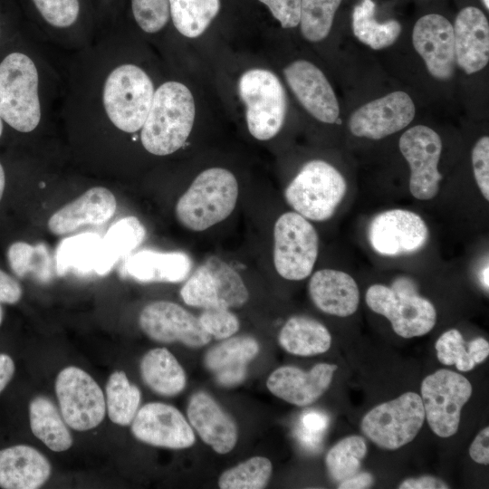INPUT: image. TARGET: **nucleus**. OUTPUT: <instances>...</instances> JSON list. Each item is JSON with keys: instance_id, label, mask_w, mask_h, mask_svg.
Instances as JSON below:
<instances>
[{"instance_id": "f257e3e1", "label": "nucleus", "mask_w": 489, "mask_h": 489, "mask_svg": "<svg viewBox=\"0 0 489 489\" xmlns=\"http://www.w3.org/2000/svg\"><path fill=\"white\" fill-rule=\"evenodd\" d=\"M195 120V101L189 89L178 82H167L154 92L141 128L144 149L156 156L178 150L187 141Z\"/></svg>"}, {"instance_id": "f03ea898", "label": "nucleus", "mask_w": 489, "mask_h": 489, "mask_svg": "<svg viewBox=\"0 0 489 489\" xmlns=\"http://www.w3.org/2000/svg\"><path fill=\"white\" fill-rule=\"evenodd\" d=\"M237 198L238 183L234 174L223 168H207L177 200L176 217L188 230L204 231L227 218Z\"/></svg>"}, {"instance_id": "7ed1b4c3", "label": "nucleus", "mask_w": 489, "mask_h": 489, "mask_svg": "<svg viewBox=\"0 0 489 489\" xmlns=\"http://www.w3.org/2000/svg\"><path fill=\"white\" fill-rule=\"evenodd\" d=\"M39 75L34 62L14 52L0 62V118L14 129L33 131L41 120Z\"/></svg>"}, {"instance_id": "20e7f679", "label": "nucleus", "mask_w": 489, "mask_h": 489, "mask_svg": "<svg viewBox=\"0 0 489 489\" xmlns=\"http://www.w3.org/2000/svg\"><path fill=\"white\" fill-rule=\"evenodd\" d=\"M154 86L139 66L124 63L106 78L102 102L110 122L119 129L133 133L140 129L149 114Z\"/></svg>"}, {"instance_id": "39448f33", "label": "nucleus", "mask_w": 489, "mask_h": 489, "mask_svg": "<svg viewBox=\"0 0 489 489\" xmlns=\"http://www.w3.org/2000/svg\"><path fill=\"white\" fill-rule=\"evenodd\" d=\"M347 191L343 176L326 161L307 162L284 191L288 205L306 219L331 218Z\"/></svg>"}, {"instance_id": "423d86ee", "label": "nucleus", "mask_w": 489, "mask_h": 489, "mask_svg": "<svg viewBox=\"0 0 489 489\" xmlns=\"http://www.w3.org/2000/svg\"><path fill=\"white\" fill-rule=\"evenodd\" d=\"M367 305L376 313L385 316L394 331L409 339L428 333L436 321L434 305L418 295L413 283L400 278L393 287L373 284L366 292Z\"/></svg>"}, {"instance_id": "0eeeda50", "label": "nucleus", "mask_w": 489, "mask_h": 489, "mask_svg": "<svg viewBox=\"0 0 489 489\" xmlns=\"http://www.w3.org/2000/svg\"><path fill=\"white\" fill-rule=\"evenodd\" d=\"M239 94L246 106L250 134L259 140L273 138L282 129L287 101L278 77L264 69H251L239 79Z\"/></svg>"}, {"instance_id": "6e6552de", "label": "nucleus", "mask_w": 489, "mask_h": 489, "mask_svg": "<svg viewBox=\"0 0 489 489\" xmlns=\"http://www.w3.org/2000/svg\"><path fill=\"white\" fill-rule=\"evenodd\" d=\"M425 418L420 396L408 391L373 408L362 418L360 428L379 447L396 450L416 437Z\"/></svg>"}, {"instance_id": "1a4fd4ad", "label": "nucleus", "mask_w": 489, "mask_h": 489, "mask_svg": "<svg viewBox=\"0 0 489 489\" xmlns=\"http://www.w3.org/2000/svg\"><path fill=\"white\" fill-rule=\"evenodd\" d=\"M319 253L313 225L294 212L281 215L273 226V264L283 278L300 281L308 277Z\"/></svg>"}, {"instance_id": "9d476101", "label": "nucleus", "mask_w": 489, "mask_h": 489, "mask_svg": "<svg viewBox=\"0 0 489 489\" xmlns=\"http://www.w3.org/2000/svg\"><path fill=\"white\" fill-rule=\"evenodd\" d=\"M180 296L189 306L208 308H239L249 298L240 274L217 256L208 257L187 280Z\"/></svg>"}, {"instance_id": "9b49d317", "label": "nucleus", "mask_w": 489, "mask_h": 489, "mask_svg": "<svg viewBox=\"0 0 489 489\" xmlns=\"http://www.w3.org/2000/svg\"><path fill=\"white\" fill-rule=\"evenodd\" d=\"M471 395L469 380L449 369H439L423 379L421 399L425 417L436 436L449 437L457 432L462 408Z\"/></svg>"}, {"instance_id": "f8f14e48", "label": "nucleus", "mask_w": 489, "mask_h": 489, "mask_svg": "<svg viewBox=\"0 0 489 489\" xmlns=\"http://www.w3.org/2000/svg\"><path fill=\"white\" fill-rule=\"evenodd\" d=\"M60 411L67 426L87 431L99 426L106 412L103 391L83 369L70 366L62 369L55 380Z\"/></svg>"}, {"instance_id": "ddd939ff", "label": "nucleus", "mask_w": 489, "mask_h": 489, "mask_svg": "<svg viewBox=\"0 0 489 489\" xmlns=\"http://www.w3.org/2000/svg\"><path fill=\"white\" fill-rule=\"evenodd\" d=\"M398 146L410 167V193L418 200L432 199L442 179L437 169L442 151L439 135L427 126L417 125L401 135Z\"/></svg>"}, {"instance_id": "4468645a", "label": "nucleus", "mask_w": 489, "mask_h": 489, "mask_svg": "<svg viewBox=\"0 0 489 489\" xmlns=\"http://www.w3.org/2000/svg\"><path fill=\"white\" fill-rule=\"evenodd\" d=\"M428 227L417 214L405 209L387 210L375 216L368 228L371 247L379 254H413L427 242Z\"/></svg>"}, {"instance_id": "2eb2a0df", "label": "nucleus", "mask_w": 489, "mask_h": 489, "mask_svg": "<svg viewBox=\"0 0 489 489\" xmlns=\"http://www.w3.org/2000/svg\"><path fill=\"white\" fill-rule=\"evenodd\" d=\"M139 324L149 338L161 343L181 342L197 348L211 340L198 318L173 302L149 303L139 313Z\"/></svg>"}, {"instance_id": "dca6fc26", "label": "nucleus", "mask_w": 489, "mask_h": 489, "mask_svg": "<svg viewBox=\"0 0 489 489\" xmlns=\"http://www.w3.org/2000/svg\"><path fill=\"white\" fill-rule=\"evenodd\" d=\"M131 432L139 441L170 449L190 447L195 435L182 413L171 405L151 402L136 413Z\"/></svg>"}, {"instance_id": "f3484780", "label": "nucleus", "mask_w": 489, "mask_h": 489, "mask_svg": "<svg viewBox=\"0 0 489 489\" xmlns=\"http://www.w3.org/2000/svg\"><path fill=\"white\" fill-rule=\"evenodd\" d=\"M415 117V105L409 95L397 91L366 103L349 120L354 136L380 139L407 127Z\"/></svg>"}, {"instance_id": "a211bd4d", "label": "nucleus", "mask_w": 489, "mask_h": 489, "mask_svg": "<svg viewBox=\"0 0 489 489\" xmlns=\"http://www.w3.org/2000/svg\"><path fill=\"white\" fill-rule=\"evenodd\" d=\"M412 43L433 77H452L455 65L454 30L446 17L437 14L420 17L413 28Z\"/></svg>"}, {"instance_id": "6ab92c4d", "label": "nucleus", "mask_w": 489, "mask_h": 489, "mask_svg": "<svg viewBox=\"0 0 489 489\" xmlns=\"http://www.w3.org/2000/svg\"><path fill=\"white\" fill-rule=\"evenodd\" d=\"M285 79L304 109L316 120L335 123L340 108L335 93L323 72L312 62L298 60L284 71Z\"/></svg>"}, {"instance_id": "aec40b11", "label": "nucleus", "mask_w": 489, "mask_h": 489, "mask_svg": "<svg viewBox=\"0 0 489 489\" xmlns=\"http://www.w3.org/2000/svg\"><path fill=\"white\" fill-rule=\"evenodd\" d=\"M337 366L316 364L305 372L293 366H283L269 376L266 386L277 398L298 407L316 401L329 388Z\"/></svg>"}, {"instance_id": "412c9836", "label": "nucleus", "mask_w": 489, "mask_h": 489, "mask_svg": "<svg viewBox=\"0 0 489 489\" xmlns=\"http://www.w3.org/2000/svg\"><path fill=\"white\" fill-rule=\"evenodd\" d=\"M116 207L111 191L94 187L53 214L47 223L48 229L55 235H64L83 225H102L114 216Z\"/></svg>"}, {"instance_id": "4be33fe9", "label": "nucleus", "mask_w": 489, "mask_h": 489, "mask_svg": "<svg viewBox=\"0 0 489 489\" xmlns=\"http://www.w3.org/2000/svg\"><path fill=\"white\" fill-rule=\"evenodd\" d=\"M455 63L467 74L484 68L489 61V24L478 8L467 6L453 25Z\"/></svg>"}, {"instance_id": "5701e85b", "label": "nucleus", "mask_w": 489, "mask_h": 489, "mask_svg": "<svg viewBox=\"0 0 489 489\" xmlns=\"http://www.w3.org/2000/svg\"><path fill=\"white\" fill-rule=\"evenodd\" d=\"M187 414L190 426L216 453L224 455L235 447L236 425L208 394L195 393L188 402Z\"/></svg>"}, {"instance_id": "b1692460", "label": "nucleus", "mask_w": 489, "mask_h": 489, "mask_svg": "<svg viewBox=\"0 0 489 489\" xmlns=\"http://www.w3.org/2000/svg\"><path fill=\"white\" fill-rule=\"evenodd\" d=\"M309 293L319 310L339 317L353 314L360 302L355 280L347 273L333 269L315 272L309 282Z\"/></svg>"}, {"instance_id": "393cba45", "label": "nucleus", "mask_w": 489, "mask_h": 489, "mask_svg": "<svg viewBox=\"0 0 489 489\" xmlns=\"http://www.w3.org/2000/svg\"><path fill=\"white\" fill-rule=\"evenodd\" d=\"M48 459L37 449L16 445L0 450V487L36 489L50 477Z\"/></svg>"}, {"instance_id": "a878e982", "label": "nucleus", "mask_w": 489, "mask_h": 489, "mask_svg": "<svg viewBox=\"0 0 489 489\" xmlns=\"http://www.w3.org/2000/svg\"><path fill=\"white\" fill-rule=\"evenodd\" d=\"M259 350V343L252 337L227 338L207 350L204 363L218 384L235 386L244 379L247 365L256 357Z\"/></svg>"}, {"instance_id": "bb28decb", "label": "nucleus", "mask_w": 489, "mask_h": 489, "mask_svg": "<svg viewBox=\"0 0 489 489\" xmlns=\"http://www.w3.org/2000/svg\"><path fill=\"white\" fill-rule=\"evenodd\" d=\"M191 266V260L185 253L143 250L129 258L126 271L140 282L179 283L187 278Z\"/></svg>"}, {"instance_id": "cd10ccee", "label": "nucleus", "mask_w": 489, "mask_h": 489, "mask_svg": "<svg viewBox=\"0 0 489 489\" xmlns=\"http://www.w3.org/2000/svg\"><path fill=\"white\" fill-rule=\"evenodd\" d=\"M140 376L155 393L172 397L186 387V373L175 356L165 348L149 350L141 359Z\"/></svg>"}, {"instance_id": "c85d7f7f", "label": "nucleus", "mask_w": 489, "mask_h": 489, "mask_svg": "<svg viewBox=\"0 0 489 489\" xmlns=\"http://www.w3.org/2000/svg\"><path fill=\"white\" fill-rule=\"evenodd\" d=\"M278 341L287 352L307 357L326 352L331 347V336L318 321L306 316H292L281 329Z\"/></svg>"}, {"instance_id": "c756f323", "label": "nucleus", "mask_w": 489, "mask_h": 489, "mask_svg": "<svg viewBox=\"0 0 489 489\" xmlns=\"http://www.w3.org/2000/svg\"><path fill=\"white\" fill-rule=\"evenodd\" d=\"M29 418L33 434L52 451H66L72 446L67 424L49 398L37 396L31 400Z\"/></svg>"}, {"instance_id": "7c9ffc66", "label": "nucleus", "mask_w": 489, "mask_h": 489, "mask_svg": "<svg viewBox=\"0 0 489 489\" xmlns=\"http://www.w3.org/2000/svg\"><path fill=\"white\" fill-rule=\"evenodd\" d=\"M145 235V227L136 216L123 217L112 225L102 239L101 260L96 273H107L120 257L138 247Z\"/></svg>"}, {"instance_id": "2f4dec72", "label": "nucleus", "mask_w": 489, "mask_h": 489, "mask_svg": "<svg viewBox=\"0 0 489 489\" xmlns=\"http://www.w3.org/2000/svg\"><path fill=\"white\" fill-rule=\"evenodd\" d=\"M102 239L97 234L84 233L63 240L56 252V270L59 275L69 269L87 273L97 271Z\"/></svg>"}, {"instance_id": "473e14b6", "label": "nucleus", "mask_w": 489, "mask_h": 489, "mask_svg": "<svg viewBox=\"0 0 489 489\" xmlns=\"http://www.w3.org/2000/svg\"><path fill=\"white\" fill-rule=\"evenodd\" d=\"M435 348L438 360L445 365H455L461 371H469L482 363L489 355V343L484 338H475L465 345V340L455 329L444 332Z\"/></svg>"}, {"instance_id": "72a5a7b5", "label": "nucleus", "mask_w": 489, "mask_h": 489, "mask_svg": "<svg viewBox=\"0 0 489 489\" xmlns=\"http://www.w3.org/2000/svg\"><path fill=\"white\" fill-rule=\"evenodd\" d=\"M376 5L372 0H362L354 7L352 29L354 35L374 50L393 44L401 32V25L396 20L379 23L375 19Z\"/></svg>"}, {"instance_id": "f704fd0d", "label": "nucleus", "mask_w": 489, "mask_h": 489, "mask_svg": "<svg viewBox=\"0 0 489 489\" xmlns=\"http://www.w3.org/2000/svg\"><path fill=\"white\" fill-rule=\"evenodd\" d=\"M168 1L169 14L176 29L188 38L201 35L220 9V0Z\"/></svg>"}, {"instance_id": "c9c22d12", "label": "nucleus", "mask_w": 489, "mask_h": 489, "mask_svg": "<svg viewBox=\"0 0 489 489\" xmlns=\"http://www.w3.org/2000/svg\"><path fill=\"white\" fill-rule=\"evenodd\" d=\"M139 388L130 383L122 370L110 374L106 384V409L111 422L120 426L131 424L140 403Z\"/></svg>"}, {"instance_id": "e433bc0d", "label": "nucleus", "mask_w": 489, "mask_h": 489, "mask_svg": "<svg viewBox=\"0 0 489 489\" xmlns=\"http://www.w3.org/2000/svg\"><path fill=\"white\" fill-rule=\"evenodd\" d=\"M367 450L365 440L360 436H347L335 444L325 457L331 478L340 484L356 475Z\"/></svg>"}, {"instance_id": "4c0bfd02", "label": "nucleus", "mask_w": 489, "mask_h": 489, "mask_svg": "<svg viewBox=\"0 0 489 489\" xmlns=\"http://www.w3.org/2000/svg\"><path fill=\"white\" fill-rule=\"evenodd\" d=\"M272 463L264 456H254L225 471L219 477L221 489L264 488L272 475Z\"/></svg>"}, {"instance_id": "58836bf2", "label": "nucleus", "mask_w": 489, "mask_h": 489, "mask_svg": "<svg viewBox=\"0 0 489 489\" xmlns=\"http://www.w3.org/2000/svg\"><path fill=\"white\" fill-rule=\"evenodd\" d=\"M341 0H301L300 24L302 35L311 42L323 40L330 33Z\"/></svg>"}, {"instance_id": "ea45409f", "label": "nucleus", "mask_w": 489, "mask_h": 489, "mask_svg": "<svg viewBox=\"0 0 489 489\" xmlns=\"http://www.w3.org/2000/svg\"><path fill=\"white\" fill-rule=\"evenodd\" d=\"M7 259L14 273L23 278L28 273L34 271L40 277V265L45 266L48 260L44 246H33L25 242L13 243L7 250Z\"/></svg>"}, {"instance_id": "a19ab883", "label": "nucleus", "mask_w": 489, "mask_h": 489, "mask_svg": "<svg viewBox=\"0 0 489 489\" xmlns=\"http://www.w3.org/2000/svg\"><path fill=\"white\" fill-rule=\"evenodd\" d=\"M134 19L146 33L160 31L169 19L168 0H131Z\"/></svg>"}, {"instance_id": "79ce46f5", "label": "nucleus", "mask_w": 489, "mask_h": 489, "mask_svg": "<svg viewBox=\"0 0 489 489\" xmlns=\"http://www.w3.org/2000/svg\"><path fill=\"white\" fill-rule=\"evenodd\" d=\"M43 20L56 28L72 25L80 14L79 0H32Z\"/></svg>"}, {"instance_id": "37998d69", "label": "nucleus", "mask_w": 489, "mask_h": 489, "mask_svg": "<svg viewBox=\"0 0 489 489\" xmlns=\"http://www.w3.org/2000/svg\"><path fill=\"white\" fill-rule=\"evenodd\" d=\"M203 329L217 340H225L239 330L238 318L225 308H208L198 317Z\"/></svg>"}, {"instance_id": "c03bdc74", "label": "nucleus", "mask_w": 489, "mask_h": 489, "mask_svg": "<svg viewBox=\"0 0 489 489\" xmlns=\"http://www.w3.org/2000/svg\"><path fill=\"white\" fill-rule=\"evenodd\" d=\"M472 163L475 182L484 196L489 200V138L482 137L472 151Z\"/></svg>"}, {"instance_id": "a18cd8bd", "label": "nucleus", "mask_w": 489, "mask_h": 489, "mask_svg": "<svg viewBox=\"0 0 489 489\" xmlns=\"http://www.w3.org/2000/svg\"><path fill=\"white\" fill-rule=\"evenodd\" d=\"M264 4L283 28H292L299 24L301 0H259Z\"/></svg>"}, {"instance_id": "49530a36", "label": "nucleus", "mask_w": 489, "mask_h": 489, "mask_svg": "<svg viewBox=\"0 0 489 489\" xmlns=\"http://www.w3.org/2000/svg\"><path fill=\"white\" fill-rule=\"evenodd\" d=\"M22 294L20 283L0 269V303H16L20 301Z\"/></svg>"}, {"instance_id": "de8ad7c7", "label": "nucleus", "mask_w": 489, "mask_h": 489, "mask_svg": "<svg viewBox=\"0 0 489 489\" xmlns=\"http://www.w3.org/2000/svg\"><path fill=\"white\" fill-rule=\"evenodd\" d=\"M489 428L486 427L482 429L475 436L469 448L471 458L482 465L489 463Z\"/></svg>"}, {"instance_id": "09e8293b", "label": "nucleus", "mask_w": 489, "mask_h": 489, "mask_svg": "<svg viewBox=\"0 0 489 489\" xmlns=\"http://www.w3.org/2000/svg\"><path fill=\"white\" fill-rule=\"evenodd\" d=\"M328 423L329 418L324 413L313 410L308 411L302 416L300 429L312 435L321 436V432L326 429Z\"/></svg>"}, {"instance_id": "8fccbe9b", "label": "nucleus", "mask_w": 489, "mask_h": 489, "mask_svg": "<svg viewBox=\"0 0 489 489\" xmlns=\"http://www.w3.org/2000/svg\"><path fill=\"white\" fill-rule=\"evenodd\" d=\"M399 489H438L448 488V485L441 479L425 475L417 478H408L403 481Z\"/></svg>"}, {"instance_id": "3c124183", "label": "nucleus", "mask_w": 489, "mask_h": 489, "mask_svg": "<svg viewBox=\"0 0 489 489\" xmlns=\"http://www.w3.org/2000/svg\"><path fill=\"white\" fill-rule=\"evenodd\" d=\"M373 483V476L369 473L356 474L350 478L339 484L340 489H364L369 488Z\"/></svg>"}, {"instance_id": "603ef678", "label": "nucleus", "mask_w": 489, "mask_h": 489, "mask_svg": "<svg viewBox=\"0 0 489 489\" xmlns=\"http://www.w3.org/2000/svg\"><path fill=\"white\" fill-rule=\"evenodd\" d=\"M14 363L12 358L7 355L0 354V393L5 389L6 385L12 379L14 373Z\"/></svg>"}, {"instance_id": "864d4df0", "label": "nucleus", "mask_w": 489, "mask_h": 489, "mask_svg": "<svg viewBox=\"0 0 489 489\" xmlns=\"http://www.w3.org/2000/svg\"><path fill=\"white\" fill-rule=\"evenodd\" d=\"M5 186V175L4 168L2 164L0 163V201L4 194Z\"/></svg>"}, {"instance_id": "5fc2aeb1", "label": "nucleus", "mask_w": 489, "mask_h": 489, "mask_svg": "<svg viewBox=\"0 0 489 489\" xmlns=\"http://www.w3.org/2000/svg\"><path fill=\"white\" fill-rule=\"evenodd\" d=\"M482 282L484 287L488 290V265L483 270Z\"/></svg>"}, {"instance_id": "6e6d98bb", "label": "nucleus", "mask_w": 489, "mask_h": 489, "mask_svg": "<svg viewBox=\"0 0 489 489\" xmlns=\"http://www.w3.org/2000/svg\"><path fill=\"white\" fill-rule=\"evenodd\" d=\"M3 129H4V126H3V120H2L1 118H0V137H1L2 134H3Z\"/></svg>"}, {"instance_id": "4d7b16f0", "label": "nucleus", "mask_w": 489, "mask_h": 489, "mask_svg": "<svg viewBox=\"0 0 489 489\" xmlns=\"http://www.w3.org/2000/svg\"><path fill=\"white\" fill-rule=\"evenodd\" d=\"M485 8L488 10L489 9V0H482Z\"/></svg>"}, {"instance_id": "13d9d810", "label": "nucleus", "mask_w": 489, "mask_h": 489, "mask_svg": "<svg viewBox=\"0 0 489 489\" xmlns=\"http://www.w3.org/2000/svg\"><path fill=\"white\" fill-rule=\"evenodd\" d=\"M2 320H3V310H2V307L0 305V324L2 322Z\"/></svg>"}]
</instances>
